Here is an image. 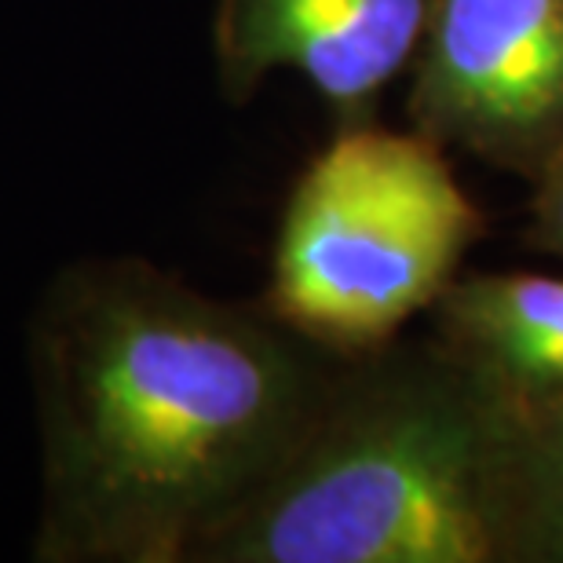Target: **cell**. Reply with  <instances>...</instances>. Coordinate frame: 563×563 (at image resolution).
<instances>
[{
    "mask_svg": "<svg viewBox=\"0 0 563 563\" xmlns=\"http://www.w3.org/2000/svg\"><path fill=\"white\" fill-rule=\"evenodd\" d=\"M33 341L41 560H195L289 454L344 358L140 261L74 267Z\"/></svg>",
    "mask_w": 563,
    "mask_h": 563,
    "instance_id": "cell-1",
    "label": "cell"
},
{
    "mask_svg": "<svg viewBox=\"0 0 563 563\" xmlns=\"http://www.w3.org/2000/svg\"><path fill=\"white\" fill-rule=\"evenodd\" d=\"M501 413L435 341L344 355L201 563H501Z\"/></svg>",
    "mask_w": 563,
    "mask_h": 563,
    "instance_id": "cell-2",
    "label": "cell"
},
{
    "mask_svg": "<svg viewBox=\"0 0 563 563\" xmlns=\"http://www.w3.org/2000/svg\"><path fill=\"white\" fill-rule=\"evenodd\" d=\"M483 212L421 132L341 129L282 212L264 308L336 355L396 333L457 275Z\"/></svg>",
    "mask_w": 563,
    "mask_h": 563,
    "instance_id": "cell-3",
    "label": "cell"
},
{
    "mask_svg": "<svg viewBox=\"0 0 563 563\" xmlns=\"http://www.w3.org/2000/svg\"><path fill=\"white\" fill-rule=\"evenodd\" d=\"M410 66L435 146L527 179L563 151V0H435Z\"/></svg>",
    "mask_w": 563,
    "mask_h": 563,
    "instance_id": "cell-4",
    "label": "cell"
},
{
    "mask_svg": "<svg viewBox=\"0 0 563 563\" xmlns=\"http://www.w3.org/2000/svg\"><path fill=\"white\" fill-rule=\"evenodd\" d=\"M435 0H220V88L250 103L267 77H303L336 125H366L377 96L418 55Z\"/></svg>",
    "mask_w": 563,
    "mask_h": 563,
    "instance_id": "cell-5",
    "label": "cell"
},
{
    "mask_svg": "<svg viewBox=\"0 0 563 563\" xmlns=\"http://www.w3.org/2000/svg\"><path fill=\"white\" fill-rule=\"evenodd\" d=\"M428 311L435 344L501 413L563 407V275H454Z\"/></svg>",
    "mask_w": 563,
    "mask_h": 563,
    "instance_id": "cell-6",
    "label": "cell"
},
{
    "mask_svg": "<svg viewBox=\"0 0 563 563\" xmlns=\"http://www.w3.org/2000/svg\"><path fill=\"white\" fill-rule=\"evenodd\" d=\"M498 534L501 563H563V407L501 413Z\"/></svg>",
    "mask_w": 563,
    "mask_h": 563,
    "instance_id": "cell-7",
    "label": "cell"
},
{
    "mask_svg": "<svg viewBox=\"0 0 563 563\" xmlns=\"http://www.w3.org/2000/svg\"><path fill=\"white\" fill-rule=\"evenodd\" d=\"M531 184H534V198H531V231H527V242L534 250L553 253L563 261V151Z\"/></svg>",
    "mask_w": 563,
    "mask_h": 563,
    "instance_id": "cell-8",
    "label": "cell"
}]
</instances>
